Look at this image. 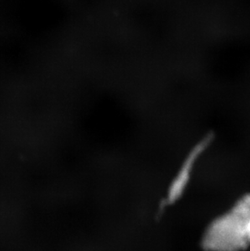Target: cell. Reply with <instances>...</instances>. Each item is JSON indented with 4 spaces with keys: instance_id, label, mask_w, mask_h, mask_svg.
<instances>
[{
    "instance_id": "cell-1",
    "label": "cell",
    "mask_w": 250,
    "mask_h": 251,
    "mask_svg": "<svg viewBox=\"0 0 250 251\" xmlns=\"http://www.w3.org/2000/svg\"><path fill=\"white\" fill-rule=\"evenodd\" d=\"M208 251H242L250 247V195L213 221L203 235Z\"/></svg>"
}]
</instances>
